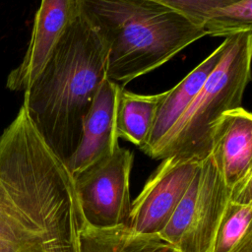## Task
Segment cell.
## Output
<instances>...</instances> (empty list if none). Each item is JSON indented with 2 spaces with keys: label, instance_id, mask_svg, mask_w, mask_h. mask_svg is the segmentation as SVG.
Wrapping results in <instances>:
<instances>
[{
  "label": "cell",
  "instance_id": "cell-16",
  "mask_svg": "<svg viewBox=\"0 0 252 252\" xmlns=\"http://www.w3.org/2000/svg\"><path fill=\"white\" fill-rule=\"evenodd\" d=\"M182 15L188 17L195 23H203L212 15L215 9L222 7L239 0H152Z\"/></svg>",
  "mask_w": 252,
  "mask_h": 252
},
{
  "label": "cell",
  "instance_id": "cell-5",
  "mask_svg": "<svg viewBox=\"0 0 252 252\" xmlns=\"http://www.w3.org/2000/svg\"><path fill=\"white\" fill-rule=\"evenodd\" d=\"M233 192L234 188L225 183L212 150L158 235L177 252H213L218 226Z\"/></svg>",
  "mask_w": 252,
  "mask_h": 252
},
{
  "label": "cell",
  "instance_id": "cell-8",
  "mask_svg": "<svg viewBox=\"0 0 252 252\" xmlns=\"http://www.w3.org/2000/svg\"><path fill=\"white\" fill-rule=\"evenodd\" d=\"M79 11V0H40L27 51L8 75L6 87L10 91L25 92L32 85Z\"/></svg>",
  "mask_w": 252,
  "mask_h": 252
},
{
  "label": "cell",
  "instance_id": "cell-10",
  "mask_svg": "<svg viewBox=\"0 0 252 252\" xmlns=\"http://www.w3.org/2000/svg\"><path fill=\"white\" fill-rule=\"evenodd\" d=\"M212 150L227 186L252 181L251 112L243 106L225 112L215 125Z\"/></svg>",
  "mask_w": 252,
  "mask_h": 252
},
{
  "label": "cell",
  "instance_id": "cell-3",
  "mask_svg": "<svg viewBox=\"0 0 252 252\" xmlns=\"http://www.w3.org/2000/svg\"><path fill=\"white\" fill-rule=\"evenodd\" d=\"M79 6L106 43V77L119 85L206 36L201 25L152 0H79Z\"/></svg>",
  "mask_w": 252,
  "mask_h": 252
},
{
  "label": "cell",
  "instance_id": "cell-1",
  "mask_svg": "<svg viewBox=\"0 0 252 252\" xmlns=\"http://www.w3.org/2000/svg\"><path fill=\"white\" fill-rule=\"evenodd\" d=\"M82 222L72 173L22 105L0 135V252H79Z\"/></svg>",
  "mask_w": 252,
  "mask_h": 252
},
{
  "label": "cell",
  "instance_id": "cell-2",
  "mask_svg": "<svg viewBox=\"0 0 252 252\" xmlns=\"http://www.w3.org/2000/svg\"><path fill=\"white\" fill-rule=\"evenodd\" d=\"M107 46L80 9L42 71L24 92L23 106L65 162L78 147L84 120L106 77Z\"/></svg>",
  "mask_w": 252,
  "mask_h": 252
},
{
  "label": "cell",
  "instance_id": "cell-13",
  "mask_svg": "<svg viewBox=\"0 0 252 252\" xmlns=\"http://www.w3.org/2000/svg\"><path fill=\"white\" fill-rule=\"evenodd\" d=\"M252 181L234 187L218 226L213 252H252Z\"/></svg>",
  "mask_w": 252,
  "mask_h": 252
},
{
  "label": "cell",
  "instance_id": "cell-9",
  "mask_svg": "<svg viewBox=\"0 0 252 252\" xmlns=\"http://www.w3.org/2000/svg\"><path fill=\"white\" fill-rule=\"evenodd\" d=\"M121 89L119 84L107 77L99 85L84 120L80 143L66 161L73 177L119 147L116 109Z\"/></svg>",
  "mask_w": 252,
  "mask_h": 252
},
{
  "label": "cell",
  "instance_id": "cell-4",
  "mask_svg": "<svg viewBox=\"0 0 252 252\" xmlns=\"http://www.w3.org/2000/svg\"><path fill=\"white\" fill-rule=\"evenodd\" d=\"M226 40L220 61L150 158L181 156L204 159L213 149L216 123L225 112L242 106L251 80L252 32H240Z\"/></svg>",
  "mask_w": 252,
  "mask_h": 252
},
{
  "label": "cell",
  "instance_id": "cell-15",
  "mask_svg": "<svg viewBox=\"0 0 252 252\" xmlns=\"http://www.w3.org/2000/svg\"><path fill=\"white\" fill-rule=\"evenodd\" d=\"M202 28L206 35L223 38L251 32L252 0H239L215 9Z\"/></svg>",
  "mask_w": 252,
  "mask_h": 252
},
{
  "label": "cell",
  "instance_id": "cell-11",
  "mask_svg": "<svg viewBox=\"0 0 252 252\" xmlns=\"http://www.w3.org/2000/svg\"><path fill=\"white\" fill-rule=\"evenodd\" d=\"M226 43V38H223L222 42L178 84L164 92L149 135L140 147L146 155L150 156L195 98L211 72L220 61Z\"/></svg>",
  "mask_w": 252,
  "mask_h": 252
},
{
  "label": "cell",
  "instance_id": "cell-7",
  "mask_svg": "<svg viewBox=\"0 0 252 252\" xmlns=\"http://www.w3.org/2000/svg\"><path fill=\"white\" fill-rule=\"evenodd\" d=\"M161 160L131 203L125 224L136 233L158 235L164 228L203 159L172 156Z\"/></svg>",
  "mask_w": 252,
  "mask_h": 252
},
{
  "label": "cell",
  "instance_id": "cell-14",
  "mask_svg": "<svg viewBox=\"0 0 252 252\" xmlns=\"http://www.w3.org/2000/svg\"><path fill=\"white\" fill-rule=\"evenodd\" d=\"M163 96L164 92L156 94H139L121 89L116 109L118 138L140 148L149 135Z\"/></svg>",
  "mask_w": 252,
  "mask_h": 252
},
{
  "label": "cell",
  "instance_id": "cell-6",
  "mask_svg": "<svg viewBox=\"0 0 252 252\" xmlns=\"http://www.w3.org/2000/svg\"><path fill=\"white\" fill-rule=\"evenodd\" d=\"M131 151L120 146L76 176L74 187L83 220L94 227L125 224L130 208Z\"/></svg>",
  "mask_w": 252,
  "mask_h": 252
},
{
  "label": "cell",
  "instance_id": "cell-12",
  "mask_svg": "<svg viewBox=\"0 0 252 252\" xmlns=\"http://www.w3.org/2000/svg\"><path fill=\"white\" fill-rule=\"evenodd\" d=\"M79 252H177L158 235L140 234L126 224L94 227L83 220Z\"/></svg>",
  "mask_w": 252,
  "mask_h": 252
}]
</instances>
